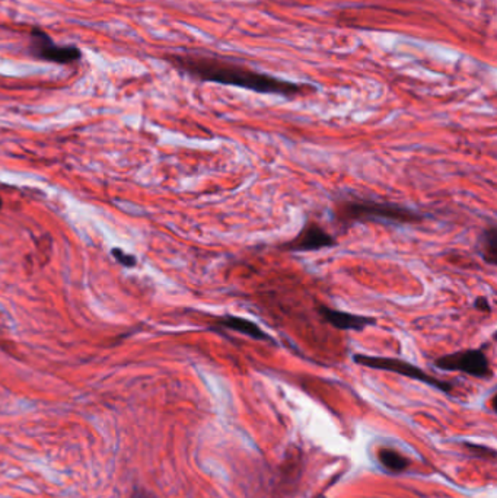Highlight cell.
Segmentation results:
<instances>
[{
	"label": "cell",
	"instance_id": "obj_1",
	"mask_svg": "<svg viewBox=\"0 0 497 498\" xmlns=\"http://www.w3.org/2000/svg\"><path fill=\"white\" fill-rule=\"evenodd\" d=\"M164 60L178 72L199 82L241 87L255 94L277 95L292 99L316 91V87L311 84H298L273 76L269 73L258 72L254 67L243 65L241 60L216 55L212 51H174L165 55Z\"/></svg>",
	"mask_w": 497,
	"mask_h": 498
},
{
	"label": "cell",
	"instance_id": "obj_2",
	"mask_svg": "<svg viewBox=\"0 0 497 498\" xmlns=\"http://www.w3.org/2000/svg\"><path fill=\"white\" fill-rule=\"evenodd\" d=\"M334 218L340 228H352L356 223L384 222L394 225H414L423 220L418 210L396 203L375 200H345L337 204Z\"/></svg>",
	"mask_w": 497,
	"mask_h": 498
},
{
	"label": "cell",
	"instance_id": "obj_3",
	"mask_svg": "<svg viewBox=\"0 0 497 498\" xmlns=\"http://www.w3.org/2000/svg\"><path fill=\"white\" fill-rule=\"evenodd\" d=\"M353 361L356 364H359V366H363V368L391 371V373H396V375L413 379V381H418V382L432 386V388L443 393L454 392V383L448 382V381H440L436 376L429 375L428 371H423L419 366H414L410 361H401V359H396V357H379L356 353L353 354Z\"/></svg>",
	"mask_w": 497,
	"mask_h": 498
},
{
	"label": "cell",
	"instance_id": "obj_4",
	"mask_svg": "<svg viewBox=\"0 0 497 498\" xmlns=\"http://www.w3.org/2000/svg\"><path fill=\"white\" fill-rule=\"evenodd\" d=\"M28 55L36 60L55 65H75L82 60V50L73 44H58L44 29H31L29 33Z\"/></svg>",
	"mask_w": 497,
	"mask_h": 498
},
{
	"label": "cell",
	"instance_id": "obj_5",
	"mask_svg": "<svg viewBox=\"0 0 497 498\" xmlns=\"http://www.w3.org/2000/svg\"><path fill=\"white\" fill-rule=\"evenodd\" d=\"M435 368L443 371H461L471 378H493V369L484 349L461 350L440 357L435 361Z\"/></svg>",
	"mask_w": 497,
	"mask_h": 498
},
{
	"label": "cell",
	"instance_id": "obj_6",
	"mask_svg": "<svg viewBox=\"0 0 497 498\" xmlns=\"http://www.w3.org/2000/svg\"><path fill=\"white\" fill-rule=\"evenodd\" d=\"M336 244L337 240L326 228L320 223L309 220L294 239L282 245V249L287 252H314L334 247Z\"/></svg>",
	"mask_w": 497,
	"mask_h": 498
},
{
	"label": "cell",
	"instance_id": "obj_7",
	"mask_svg": "<svg viewBox=\"0 0 497 498\" xmlns=\"http://www.w3.org/2000/svg\"><path fill=\"white\" fill-rule=\"evenodd\" d=\"M318 313L326 324L331 325L340 331H363L367 327L377 325V318L367 315H356V313L343 312V310H331L328 306H318Z\"/></svg>",
	"mask_w": 497,
	"mask_h": 498
},
{
	"label": "cell",
	"instance_id": "obj_8",
	"mask_svg": "<svg viewBox=\"0 0 497 498\" xmlns=\"http://www.w3.org/2000/svg\"><path fill=\"white\" fill-rule=\"evenodd\" d=\"M214 325H216V328H225V330L247 335V337L255 340V341H272V339L263 331V328L260 325L243 317L222 315V317L214 318Z\"/></svg>",
	"mask_w": 497,
	"mask_h": 498
},
{
	"label": "cell",
	"instance_id": "obj_9",
	"mask_svg": "<svg viewBox=\"0 0 497 498\" xmlns=\"http://www.w3.org/2000/svg\"><path fill=\"white\" fill-rule=\"evenodd\" d=\"M378 459H379V462L382 463L385 470L394 473H403L410 465L406 456L389 448L379 449L378 451Z\"/></svg>",
	"mask_w": 497,
	"mask_h": 498
},
{
	"label": "cell",
	"instance_id": "obj_10",
	"mask_svg": "<svg viewBox=\"0 0 497 498\" xmlns=\"http://www.w3.org/2000/svg\"><path fill=\"white\" fill-rule=\"evenodd\" d=\"M480 252L483 257L484 262L489 266H496L497 261V229L496 226L487 228L481 237V244H480Z\"/></svg>",
	"mask_w": 497,
	"mask_h": 498
},
{
	"label": "cell",
	"instance_id": "obj_11",
	"mask_svg": "<svg viewBox=\"0 0 497 498\" xmlns=\"http://www.w3.org/2000/svg\"><path fill=\"white\" fill-rule=\"evenodd\" d=\"M114 259H117V262H120L121 266L124 267H135L136 259L133 255L124 252L120 248H114L113 249Z\"/></svg>",
	"mask_w": 497,
	"mask_h": 498
},
{
	"label": "cell",
	"instance_id": "obj_12",
	"mask_svg": "<svg viewBox=\"0 0 497 498\" xmlns=\"http://www.w3.org/2000/svg\"><path fill=\"white\" fill-rule=\"evenodd\" d=\"M474 308H476L477 310H481V312H492V305L491 302H489V299L483 298H477L476 302H474Z\"/></svg>",
	"mask_w": 497,
	"mask_h": 498
},
{
	"label": "cell",
	"instance_id": "obj_13",
	"mask_svg": "<svg viewBox=\"0 0 497 498\" xmlns=\"http://www.w3.org/2000/svg\"><path fill=\"white\" fill-rule=\"evenodd\" d=\"M130 498H157L155 495L146 492L143 488H136L135 492L131 493Z\"/></svg>",
	"mask_w": 497,
	"mask_h": 498
},
{
	"label": "cell",
	"instance_id": "obj_14",
	"mask_svg": "<svg viewBox=\"0 0 497 498\" xmlns=\"http://www.w3.org/2000/svg\"><path fill=\"white\" fill-rule=\"evenodd\" d=\"M2 206H4V201H2V197H0V208H2Z\"/></svg>",
	"mask_w": 497,
	"mask_h": 498
}]
</instances>
